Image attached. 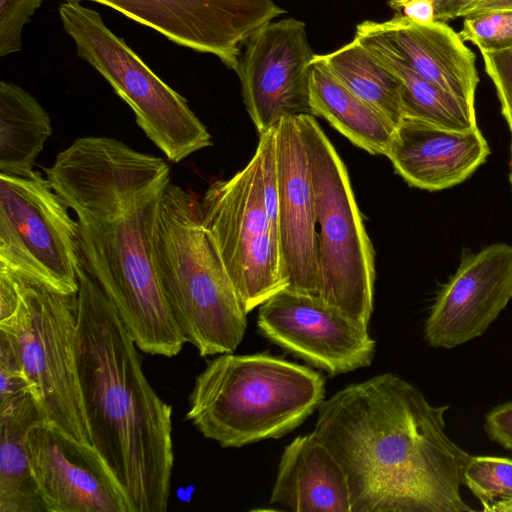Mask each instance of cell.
Masks as SVG:
<instances>
[{
  "label": "cell",
  "instance_id": "44dd1931",
  "mask_svg": "<svg viewBox=\"0 0 512 512\" xmlns=\"http://www.w3.org/2000/svg\"><path fill=\"white\" fill-rule=\"evenodd\" d=\"M311 114L324 118L359 148L386 156L395 125L362 100L315 58L310 74Z\"/></svg>",
  "mask_w": 512,
  "mask_h": 512
},
{
  "label": "cell",
  "instance_id": "ac0fdd59",
  "mask_svg": "<svg viewBox=\"0 0 512 512\" xmlns=\"http://www.w3.org/2000/svg\"><path fill=\"white\" fill-rule=\"evenodd\" d=\"M489 154L488 142L478 127L454 131L404 117L386 157L410 186L433 192L464 182Z\"/></svg>",
  "mask_w": 512,
  "mask_h": 512
},
{
  "label": "cell",
  "instance_id": "6da1fadb",
  "mask_svg": "<svg viewBox=\"0 0 512 512\" xmlns=\"http://www.w3.org/2000/svg\"><path fill=\"white\" fill-rule=\"evenodd\" d=\"M434 406L392 372L346 386L318 407L312 433L343 467L352 512H471L462 499L470 458Z\"/></svg>",
  "mask_w": 512,
  "mask_h": 512
},
{
  "label": "cell",
  "instance_id": "d4e9b609",
  "mask_svg": "<svg viewBox=\"0 0 512 512\" xmlns=\"http://www.w3.org/2000/svg\"><path fill=\"white\" fill-rule=\"evenodd\" d=\"M463 484L485 512H512V459L492 455L470 456Z\"/></svg>",
  "mask_w": 512,
  "mask_h": 512
},
{
  "label": "cell",
  "instance_id": "f546056e",
  "mask_svg": "<svg viewBox=\"0 0 512 512\" xmlns=\"http://www.w3.org/2000/svg\"><path fill=\"white\" fill-rule=\"evenodd\" d=\"M485 431L490 439L512 451V401L495 406L485 415Z\"/></svg>",
  "mask_w": 512,
  "mask_h": 512
},
{
  "label": "cell",
  "instance_id": "7402d4cb",
  "mask_svg": "<svg viewBox=\"0 0 512 512\" xmlns=\"http://www.w3.org/2000/svg\"><path fill=\"white\" fill-rule=\"evenodd\" d=\"M52 133L50 116L20 86L0 82V175L29 177Z\"/></svg>",
  "mask_w": 512,
  "mask_h": 512
},
{
  "label": "cell",
  "instance_id": "cb8c5ba5",
  "mask_svg": "<svg viewBox=\"0 0 512 512\" xmlns=\"http://www.w3.org/2000/svg\"><path fill=\"white\" fill-rule=\"evenodd\" d=\"M316 58L355 95L398 126L404 118L400 82L367 48L353 39L338 50Z\"/></svg>",
  "mask_w": 512,
  "mask_h": 512
},
{
  "label": "cell",
  "instance_id": "4dcf8cb0",
  "mask_svg": "<svg viewBox=\"0 0 512 512\" xmlns=\"http://www.w3.org/2000/svg\"><path fill=\"white\" fill-rule=\"evenodd\" d=\"M20 302V284L16 272L0 263V321L10 318Z\"/></svg>",
  "mask_w": 512,
  "mask_h": 512
},
{
  "label": "cell",
  "instance_id": "8992f818",
  "mask_svg": "<svg viewBox=\"0 0 512 512\" xmlns=\"http://www.w3.org/2000/svg\"><path fill=\"white\" fill-rule=\"evenodd\" d=\"M311 172L318 232V295L368 325L375 257L350 178L334 145L311 114L296 115Z\"/></svg>",
  "mask_w": 512,
  "mask_h": 512
},
{
  "label": "cell",
  "instance_id": "83f0119b",
  "mask_svg": "<svg viewBox=\"0 0 512 512\" xmlns=\"http://www.w3.org/2000/svg\"><path fill=\"white\" fill-rule=\"evenodd\" d=\"M481 54L485 71L495 86L501 113L512 127V49Z\"/></svg>",
  "mask_w": 512,
  "mask_h": 512
},
{
  "label": "cell",
  "instance_id": "9a60e30c",
  "mask_svg": "<svg viewBox=\"0 0 512 512\" xmlns=\"http://www.w3.org/2000/svg\"><path fill=\"white\" fill-rule=\"evenodd\" d=\"M31 469L46 512H129L92 445L40 420L27 435Z\"/></svg>",
  "mask_w": 512,
  "mask_h": 512
},
{
  "label": "cell",
  "instance_id": "836d02e7",
  "mask_svg": "<svg viewBox=\"0 0 512 512\" xmlns=\"http://www.w3.org/2000/svg\"><path fill=\"white\" fill-rule=\"evenodd\" d=\"M491 9H512V0H479L465 11L462 18Z\"/></svg>",
  "mask_w": 512,
  "mask_h": 512
},
{
  "label": "cell",
  "instance_id": "e575fe53",
  "mask_svg": "<svg viewBox=\"0 0 512 512\" xmlns=\"http://www.w3.org/2000/svg\"><path fill=\"white\" fill-rule=\"evenodd\" d=\"M511 132V143H510V162H509V182L512 190V127H509Z\"/></svg>",
  "mask_w": 512,
  "mask_h": 512
},
{
  "label": "cell",
  "instance_id": "30bf717a",
  "mask_svg": "<svg viewBox=\"0 0 512 512\" xmlns=\"http://www.w3.org/2000/svg\"><path fill=\"white\" fill-rule=\"evenodd\" d=\"M47 178L0 175V263L65 294H77L79 225Z\"/></svg>",
  "mask_w": 512,
  "mask_h": 512
},
{
  "label": "cell",
  "instance_id": "5bb4252c",
  "mask_svg": "<svg viewBox=\"0 0 512 512\" xmlns=\"http://www.w3.org/2000/svg\"><path fill=\"white\" fill-rule=\"evenodd\" d=\"M512 299V245L493 243L462 255L424 326L427 343L451 349L481 336Z\"/></svg>",
  "mask_w": 512,
  "mask_h": 512
},
{
  "label": "cell",
  "instance_id": "277c9868",
  "mask_svg": "<svg viewBox=\"0 0 512 512\" xmlns=\"http://www.w3.org/2000/svg\"><path fill=\"white\" fill-rule=\"evenodd\" d=\"M324 396V377L306 365L269 353H224L196 377L186 419L204 437L238 448L288 434Z\"/></svg>",
  "mask_w": 512,
  "mask_h": 512
},
{
  "label": "cell",
  "instance_id": "7c38bea8",
  "mask_svg": "<svg viewBox=\"0 0 512 512\" xmlns=\"http://www.w3.org/2000/svg\"><path fill=\"white\" fill-rule=\"evenodd\" d=\"M315 56L305 23L295 18L269 22L246 43L235 71L259 134L284 117L311 114L310 74Z\"/></svg>",
  "mask_w": 512,
  "mask_h": 512
},
{
  "label": "cell",
  "instance_id": "d6986e66",
  "mask_svg": "<svg viewBox=\"0 0 512 512\" xmlns=\"http://www.w3.org/2000/svg\"><path fill=\"white\" fill-rule=\"evenodd\" d=\"M270 503L296 512H352L345 471L312 432L284 448Z\"/></svg>",
  "mask_w": 512,
  "mask_h": 512
},
{
  "label": "cell",
  "instance_id": "ffe728a7",
  "mask_svg": "<svg viewBox=\"0 0 512 512\" xmlns=\"http://www.w3.org/2000/svg\"><path fill=\"white\" fill-rule=\"evenodd\" d=\"M43 419L31 392L0 403V512H46L27 448L29 430Z\"/></svg>",
  "mask_w": 512,
  "mask_h": 512
},
{
  "label": "cell",
  "instance_id": "5b68a950",
  "mask_svg": "<svg viewBox=\"0 0 512 512\" xmlns=\"http://www.w3.org/2000/svg\"><path fill=\"white\" fill-rule=\"evenodd\" d=\"M152 252L172 311L202 357L233 353L243 340L246 313L218 249L204 227L199 197L179 185L165 189Z\"/></svg>",
  "mask_w": 512,
  "mask_h": 512
},
{
  "label": "cell",
  "instance_id": "9c48e42d",
  "mask_svg": "<svg viewBox=\"0 0 512 512\" xmlns=\"http://www.w3.org/2000/svg\"><path fill=\"white\" fill-rule=\"evenodd\" d=\"M199 212L246 314L287 288L256 150L232 177L210 183L199 197Z\"/></svg>",
  "mask_w": 512,
  "mask_h": 512
},
{
  "label": "cell",
  "instance_id": "e0dca14e",
  "mask_svg": "<svg viewBox=\"0 0 512 512\" xmlns=\"http://www.w3.org/2000/svg\"><path fill=\"white\" fill-rule=\"evenodd\" d=\"M355 36L381 43L429 82L474 104L479 83L475 54L446 22L420 24L396 12L387 21L359 23Z\"/></svg>",
  "mask_w": 512,
  "mask_h": 512
},
{
  "label": "cell",
  "instance_id": "2e32d148",
  "mask_svg": "<svg viewBox=\"0 0 512 512\" xmlns=\"http://www.w3.org/2000/svg\"><path fill=\"white\" fill-rule=\"evenodd\" d=\"M278 236L287 288L318 295V232L311 172L296 115L275 125Z\"/></svg>",
  "mask_w": 512,
  "mask_h": 512
},
{
  "label": "cell",
  "instance_id": "52a82bcc",
  "mask_svg": "<svg viewBox=\"0 0 512 512\" xmlns=\"http://www.w3.org/2000/svg\"><path fill=\"white\" fill-rule=\"evenodd\" d=\"M16 274L20 302L10 318L0 321V335L17 354L45 420L91 445L76 359L78 293H61Z\"/></svg>",
  "mask_w": 512,
  "mask_h": 512
},
{
  "label": "cell",
  "instance_id": "4316f807",
  "mask_svg": "<svg viewBox=\"0 0 512 512\" xmlns=\"http://www.w3.org/2000/svg\"><path fill=\"white\" fill-rule=\"evenodd\" d=\"M44 0H0V56L21 49L22 31Z\"/></svg>",
  "mask_w": 512,
  "mask_h": 512
},
{
  "label": "cell",
  "instance_id": "1f68e13d",
  "mask_svg": "<svg viewBox=\"0 0 512 512\" xmlns=\"http://www.w3.org/2000/svg\"><path fill=\"white\" fill-rule=\"evenodd\" d=\"M404 5L411 0H397ZM435 6V20L448 22L462 18L465 11L479 0H432Z\"/></svg>",
  "mask_w": 512,
  "mask_h": 512
},
{
  "label": "cell",
  "instance_id": "d6a6232c",
  "mask_svg": "<svg viewBox=\"0 0 512 512\" xmlns=\"http://www.w3.org/2000/svg\"><path fill=\"white\" fill-rule=\"evenodd\" d=\"M398 12L420 24L436 21L435 6L432 0H411L404 4Z\"/></svg>",
  "mask_w": 512,
  "mask_h": 512
},
{
  "label": "cell",
  "instance_id": "8fae6325",
  "mask_svg": "<svg viewBox=\"0 0 512 512\" xmlns=\"http://www.w3.org/2000/svg\"><path fill=\"white\" fill-rule=\"evenodd\" d=\"M88 1L115 9L180 46L213 54L234 71L243 45L263 26L286 13L273 0Z\"/></svg>",
  "mask_w": 512,
  "mask_h": 512
},
{
  "label": "cell",
  "instance_id": "ba28073f",
  "mask_svg": "<svg viewBox=\"0 0 512 512\" xmlns=\"http://www.w3.org/2000/svg\"><path fill=\"white\" fill-rule=\"evenodd\" d=\"M59 16L78 57L101 74L131 108L138 126L168 160L178 163L212 145L208 129L187 100L115 35L97 11L67 1L60 5Z\"/></svg>",
  "mask_w": 512,
  "mask_h": 512
},
{
  "label": "cell",
  "instance_id": "3957f363",
  "mask_svg": "<svg viewBox=\"0 0 512 512\" xmlns=\"http://www.w3.org/2000/svg\"><path fill=\"white\" fill-rule=\"evenodd\" d=\"M170 168L153 165L94 182L62 200L79 225L82 264L144 353L176 356L187 343L166 299L152 234Z\"/></svg>",
  "mask_w": 512,
  "mask_h": 512
},
{
  "label": "cell",
  "instance_id": "484cf974",
  "mask_svg": "<svg viewBox=\"0 0 512 512\" xmlns=\"http://www.w3.org/2000/svg\"><path fill=\"white\" fill-rule=\"evenodd\" d=\"M461 39L480 52L512 49V9H491L463 17Z\"/></svg>",
  "mask_w": 512,
  "mask_h": 512
},
{
  "label": "cell",
  "instance_id": "f1b7e54d",
  "mask_svg": "<svg viewBox=\"0 0 512 512\" xmlns=\"http://www.w3.org/2000/svg\"><path fill=\"white\" fill-rule=\"evenodd\" d=\"M30 392L21 362L9 341L0 335V403Z\"/></svg>",
  "mask_w": 512,
  "mask_h": 512
},
{
  "label": "cell",
  "instance_id": "4fadbf2b",
  "mask_svg": "<svg viewBox=\"0 0 512 512\" xmlns=\"http://www.w3.org/2000/svg\"><path fill=\"white\" fill-rule=\"evenodd\" d=\"M357 322L319 297L285 288L259 306V332L330 375L371 364L375 341Z\"/></svg>",
  "mask_w": 512,
  "mask_h": 512
},
{
  "label": "cell",
  "instance_id": "7a4b0ae2",
  "mask_svg": "<svg viewBox=\"0 0 512 512\" xmlns=\"http://www.w3.org/2000/svg\"><path fill=\"white\" fill-rule=\"evenodd\" d=\"M76 359L91 445L129 512L168 509L174 463L172 408L148 382L138 347L83 264Z\"/></svg>",
  "mask_w": 512,
  "mask_h": 512
},
{
  "label": "cell",
  "instance_id": "603a6c76",
  "mask_svg": "<svg viewBox=\"0 0 512 512\" xmlns=\"http://www.w3.org/2000/svg\"><path fill=\"white\" fill-rule=\"evenodd\" d=\"M354 39L376 56L400 82L404 117L454 131L478 127L474 104L429 82L381 43L363 36H355Z\"/></svg>",
  "mask_w": 512,
  "mask_h": 512
}]
</instances>
